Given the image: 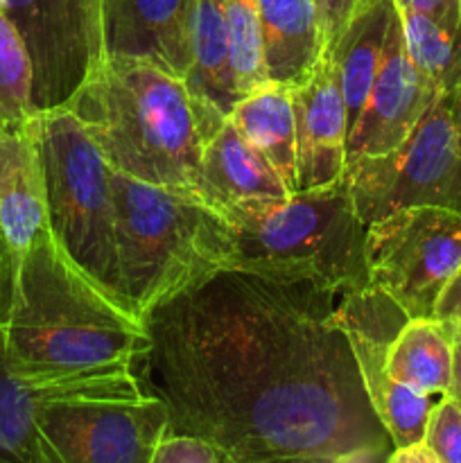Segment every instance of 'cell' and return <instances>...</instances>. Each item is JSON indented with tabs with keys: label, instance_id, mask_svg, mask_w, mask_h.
<instances>
[{
	"label": "cell",
	"instance_id": "obj_1",
	"mask_svg": "<svg viewBox=\"0 0 461 463\" xmlns=\"http://www.w3.org/2000/svg\"><path fill=\"white\" fill-rule=\"evenodd\" d=\"M330 289L221 269L145 317V366L170 432L217 443L233 463H387Z\"/></svg>",
	"mask_w": 461,
	"mask_h": 463
},
{
	"label": "cell",
	"instance_id": "obj_2",
	"mask_svg": "<svg viewBox=\"0 0 461 463\" xmlns=\"http://www.w3.org/2000/svg\"><path fill=\"white\" fill-rule=\"evenodd\" d=\"M0 342L9 369L34 389L71 398L147 396L134 373L152 348L147 326L81 274L48 226L14 267Z\"/></svg>",
	"mask_w": 461,
	"mask_h": 463
},
{
	"label": "cell",
	"instance_id": "obj_3",
	"mask_svg": "<svg viewBox=\"0 0 461 463\" xmlns=\"http://www.w3.org/2000/svg\"><path fill=\"white\" fill-rule=\"evenodd\" d=\"M63 107L111 170L193 197L203 147L226 120L183 77L134 57H104Z\"/></svg>",
	"mask_w": 461,
	"mask_h": 463
},
{
	"label": "cell",
	"instance_id": "obj_4",
	"mask_svg": "<svg viewBox=\"0 0 461 463\" xmlns=\"http://www.w3.org/2000/svg\"><path fill=\"white\" fill-rule=\"evenodd\" d=\"M229 231L224 269L276 280H310L333 294L369 288L366 224L346 176L285 199L217 208Z\"/></svg>",
	"mask_w": 461,
	"mask_h": 463
},
{
	"label": "cell",
	"instance_id": "obj_5",
	"mask_svg": "<svg viewBox=\"0 0 461 463\" xmlns=\"http://www.w3.org/2000/svg\"><path fill=\"white\" fill-rule=\"evenodd\" d=\"M122 303L145 317L226 267L229 231L193 194L111 170Z\"/></svg>",
	"mask_w": 461,
	"mask_h": 463
},
{
	"label": "cell",
	"instance_id": "obj_6",
	"mask_svg": "<svg viewBox=\"0 0 461 463\" xmlns=\"http://www.w3.org/2000/svg\"><path fill=\"white\" fill-rule=\"evenodd\" d=\"M32 131L43 175L45 222L54 242L81 274L125 306L111 167L66 107L36 111Z\"/></svg>",
	"mask_w": 461,
	"mask_h": 463
},
{
	"label": "cell",
	"instance_id": "obj_7",
	"mask_svg": "<svg viewBox=\"0 0 461 463\" xmlns=\"http://www.w3.org/2000/svg\"><path fill=\"white\" fill-rule=\"evenodd\" d=\"M343 176L364 224L402 208L434 206L461 213V140L446 93L437 95L396 149L353 158Z\"/></svg>",
	"mask_w": 461,
	"mask_h": 463
},
{
	"label": "cell",
	"instance_id": "obj_8",
	"mask_svg": "<svg viewBox=\"0 0 461 463\" xmlns=\"http://www.w3.org/2000/svg\"><path fill=\"white\" fill-rule=\"evenodd\" d=\"M371 285L409 319H434L438 297L461 271V213L402 208L366 224Z\"/></svg>",
	"mask_w": 461,
	"mask_h": 463
},
{
	"label": "cell",
	"instance_id": "obj_9",
	"mask_svg": "<svg viewBox=\"0 0 461 463\" xmlns=\"http://www.w3.org/2000/svg\"><path fill=\"white\" fill-rule=\"evenodd\" d=\"M48 463H152L170 432V410L156 393L120 398H52L36 414Z\"/></svg>",
	"mask_w": 461,
	"mask_h": 463
},
{
	"label": "cell",
	"instance_id": "obj_10",
	"mask_svg": "<svg viewBox=\"0 0 461 463\" xmlns=\"http://www.w3.org/2000/svg\"><path fill=\"white\" fill-rule=\"evenodd\" d=\"M32 63L39 111L63 107L104 59L102 0H0Z\"/></svg>",
	"mask_w": 461,
	"mask_h": 463
},
{
	"label": "cell",
	"instance_id": "obj_11",
	"mask_svg": "<svg viewBox=\"0 0 461 463\" xmlns=\"http://www.w3.org/2000/svg\"><path fill=\"white\" fill-rule=\"evenodd\" d=\"M337 321L351 342L371 407L391 437L393 448L423 441L437 396L391 383L384 375L389 346L409 317L389 294L369 285L342 294Z\"/></svg>",
	"mask_w": 461,
	"mask_h": 463
},
{
	"label": "cell",
	"instance_id": "obj_12",
	"mask_svg": "<svg viewBox=\"0 0 461 463\" xmlns=\"http://www.w3.org/2000/svg\"><path fill=\"white\" fill-rule=\"evenodd\" d=\"M441 90L411 61L402 34L400 12L391 21L382 66L360 118L348 131L346 163L360 156H380L396 149L425 116Z\"/></svg>",
	"mask_w": 461,
	"mask_h": 463
},
{
	"label": "cell",
	"instance_id": "obj_13",
	"mask_svg": "<svg viewBox=\"0 0 461 463\" xmlns=\"http://www.w3.org/2000/svg\"><path fill=\"white\" fill-rule=\"evenodd\" d=\"M193 12L194 0H102L104 57L147 59L185 80Z\"/></svg>",
	"mask_w": 461,
	"mask_h": 463
},
{
	"label": "cell",
	"instance_id": "obj_14",
	"mask_svg": "<svg viewBox=\"0 0 461 463\" xmlns=\"http://www.w3.org/2000/svg\"><path fill=\"white\" fill-rule=\"evenodd\" d=\"M289 90L296 125L298 193L334 184L346 167L348 113L333 59L324 54L315 72Z\"/></svg>",
	"mask_w": 461,
	"mask_h": 463
},
{
	"label": "cell",
	"instance_id": "obj_15",
	"mask_svg": "<svg viewBox=\"0 0 461 463\" xmlns=\"http://www.w3.org/2000/svg\"><path fill=\"white\" fill-rule=\"evenodd\" d=\"M197 197L217 211L249 199H285L292 193L269 158L226 118L203 147Z\"/></svg>",
	"mask_w": 461,
	"mask_h": 463
},
{
	"label": "cell",
	"instance_id": "obj_16",
	"mask_svg": "<svg viewBox=\"0 0 461 463\" xmlns=\"http://www.w3.org/2000/svg\"><path fill=\"white\" fill-rule=\"evenodd\" d=\"M45 194L32 120L0 134V229L7 240L12 271L45 229Z\"/></svg>",
	"mask_w": 461,
	"mask_h": 463
},
{
	"label": "cell",
	"instance_id": "obj_17",
	"mask_svg": "<svg viewBox=\"0 0 461 463\" xmlns=\"http://www.w3.org/2000/svg\"><path fill=\"white\" fill-rule=\"evenodd\" d=\"M258 7L267 81L298 86L325 54L315 0H258Z\"/></svg>",
	"mask_w": 461,
	"mask_h": 463
},
{
	"label": "cell",
	"instance_id": "obj_18",
	"mask_svg": "<svg viewBox=\"0 0 461 463\" xmlns=\"http://www.w3.org/2000/svg\"><path fill=\"white\" fill-rule=\"evenodd\" d=\"M396 16V0H373L348 23L346 30L325 50L337 68L339 89H342L348 113V131L353 129L369 99L375 77L382 66L389 27Z\"/></svg>",
	"mask_w": 461,
	"mask_h": 463
},
{
	"label": "cell",
	"instance_id": "obj_19",
	"mask_svg": "<svg viewBox=\"0 0 461 463\" xmlns=\"http://www.w3.org/2000/svg\"><path fill=\"white\" fill-rule=\"evenodd\" d=\"M226 118L269 158L289 193L296 194L298 165L292 90L283 84L265 81L256 90L242 95Z\"/></svg>",
	"mask_w": 461,
	"mask_h": 463
},
{
	"label": "cell",
	"instance_id": "obj_20",
	"mask_svg": "<svg viewBox=\"0 0 461 463\" xmlns=\"http://www.w3.org/2000/svg\"><path fill=\"white\" fill-rule=\"evenodd\" d=\"M455 339L437 319H409L391 342L384 375L432 396L450 392Z\"/></svg>",
	"mask_w": 461,
	"mask_h": 463
},
{
	"label": "cell",
	"instance_id": "obj_21",
	"mask_svg": "<svg viewBox=\"0 0 461 463\" xmlns=\"http://www.w3.org/2000/svg\"><path fill=\"white\" fill-rule=\"evenodd\" d=\"M193 68L185 81L194 93L229 116L238 104L233 72L229 63V34H226L224 0H194L193 12Z\"/></svg>",
	"mask_w": 461,
	"mask_h": 463
},
{
	"label": "cell",
	"instance_id": "obj_22",
	"mask_svg": "<svg viewBox=\"0 0 461 463\" xmlns=\"http://www.w3.org/2000/svg\"><path fill=\"white\" fill-rule=\"evenodd\" d=\"M71 398L50 389H34L23 383L5 360L0 342V461L48 463L41 441L36 414L41 402Z\"/></svg>",
	"mask_w": 461,
	"mask_h": 463
},
{
	"label": "cell",
	"instance_id": "obj_23",
	"mask_svg": "<svg viewBox=\"0 0 461 463\" xmlns=\"http://www.w3.org/2000/svg\"><path fill=\"white\" fill-rule=\"evenodd\" d=\"M400 21L411 61L441 93H452L461 84V21L446 27L416 12H400Z\"/></svg>",
	"mask_w": 461,
	"mask_h": 463
},
{
	"label": "cell",
	"instance_id": "obj_24",
	"mask_svg": "<svg viewBox=\"0 0 461 463\" xmlns=\"http://www.w3.org/2000/svg\"><path fill=\"white\" fill-rule=\"evenodd\" d=\"M32 63L16 27L0 12V127L21 129L39 109L32 99Z\"/></svg>",
	"mask_w": 461,
	"mask_h": 463
},
{
	"label": "cell",
	"instance_id": "obj_25",
	"mask_svg": "<svg viewBox=\"0 0 461 463\" xmlns=\"http://www.w3.org/2000/svg\"><path fill=\"white\" fill-rule=\"evenodd\" d=\"M229 63L240 98L267 81L262 63L260 7L258 0H224Z\"/></svg>",
	"mask_w": 461,
	"mask_h": 463
},
{
	"label": "cell",
	"instance_id": "obj_26",
	"mask_svg": "<svg viewBox=\"0 0 461 463\" xmlns=\"http://www.w3.org/2000/svg\"><path fill=\"white\" fill-rule=\"evenodd\" d=\"M423 441L438 463H461V407L447 393L434 402Z\"/></svg>",
	"mask_w": 461,
	"mask_h": 463
},
{
	"label": "cell",
	"instance_id": "obj_27",
	"mask_svg": "<svg viewBox=\"0 0 461 463\" xmlns=\"http://www.w3.org/2000/svg\"><path fill=\"white\" fill-rule=\"evenodd\" d=\"M152 463H233L217 443L197 434L167 432L154 448Z\"/></svg>",
	"mask_w": 461,
	"mask_h": 463
},
{
	"label": "cell",
	"instance_id": "obj_28",
	"mask_svg": "<svg viewBox=\"0 0 461 463\" xmlns=\"http://www.w3.org/2000/svg\"><path fill=\"white\" fill-rule=\"evenodd\" d=\"M373 0H315L319 12L321 30H324L325 50L337 41V36L346 30L348 23L357 16Z\"/></svg>",
	"mask_w": 461,
	"mask_h": 463
},
{
	"label": "cell",
	"instance_id": "obj_29",
	"mask_svg": "<svg viewBox=\"0 0 461 463\" xmlns=\"http://www.w3.org/2000/svg\"><path fill=\"white\" fill-rule=\"evenodd\" d=\"M434 319L446 328L455 342L461 339V271L447 283L434 307Z\"/></svg>",
	"mask_w": 461,
	"mask_h": 463
},
{
	"label": "cell",
	"instance_id": "obj_30",
	"mask_svg": "<svg viewBox=\"0 0 461 463\" xmlns=\"http://www.w3.org/2000/svg\"><path fill=\"white\" fill-rule=\"evenodd\" d=\"M9 297H12V256H9L7 240L0 229V324L7 315Z\"/></svg>",
	"mask_w": 461,
	"mask_h": 463
},
{
	"label": "cell",
	"instance_id": "obj_31",
	"mask_svg": "<svg viewBox=\"0 0 461 463\" xmlns=\"http://www.w3.org/2000/svg\"><path fill=\"white\" fill-rule=\"evenodd\" d=\"M387 463H438V459L437 455L429 450L428 443L419 441V443H411V446L393 448Z\"/></svg>",
	"mask_w": 461,
	"mask_h": 463
},
{
	"label": "cell",
	"instance_id": "obj_32",
	"mask_svg": "<svg viewBox=\"0 0 461 463\" xmlns=\"http://www.w3.org/2000/svg\"><path fill=\"white\" fill-rule=\"evenodd\" d=\"M447 396L455 398L456 405L461 407V339L455 342V366H452V383Z\"/></svg>",
	"mask_w": 461,
	"mask_h": 463
},
{
	"label": "cell",
	"instance_id": "obj_33",
	"mask_svg": "<svg viewBox=\"0 0 461 463\" xmlns=\"http://www.w3.org/2000/svg\"><path fill=\"white\" fill-rule=\"evenodd\" d=\"M447 102H450V111H452V120H455V127H456V136H459L461 140V84L456 86L452 93H446Z\"/></svg>",
	"mask_w": 461,
	"mask_h": 463
},
{
	"label": "cell",
	"instance_id": "obj_34",
	"mask_svg": "<svg viewBox=\"0 0 461 463\" xmlns=\"http://www.w3.org/2000/svg\"><path fill=\"white\" fill-rule=\"evenodd\" d=\"M3 131H5V129H3V127H0V134H3Z\"/></svg>",
	"mask_w": 461,
	"mask_h": 463
}]
</instances>
